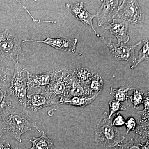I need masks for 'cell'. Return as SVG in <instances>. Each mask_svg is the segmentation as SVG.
I'll list each match as a JSON object with an SVG mask.
<instances>
[{"mask_svg":"<svg viewBox=\"0 0 149 149\" xmlns=\"http://www.w3.org/2000/svg\"><path fill=\"white\" fill-rule=\"evenodd\" d=\"M21 43L12 31L6 29L0 32V59L8 62H18L19 56L23 54Z\"/></svg>","mask_w":149,"mask_h":149,"instance_id":"277c9868","label":"cell"},{"mask_svg":"<svg viewBox=\"0 0 149 149\" xmlns=\"http://www.w3.org/2000/svg\"><path fill=\"white\" fill-rule=\"evenodd\" d=\"M115 149H148V145L144 146L140 141L132 139L126 143L118 144Z\"/></svg>","mask_w":149,"mask_h":149,"instance_id":"cb8c5ba5","label":"cell"},{"mask_svg":"<svg viewBox=\"0 0 149 149\" xmlns=\"http://www.w3.org/2000/svg\"><path fill=\"white\" fill-rule=\"evenodd\" d=\"M74 70L75 75L81 85L88 90V84L95 72L86 68H79Z\"/></svg>","mask_w":149,"mask_h":149,"instance_id":"2e32d148","label":"cell"},{"mask_svg":"<svg viewBox=\"0 0 149 149\" xmlns=\"http://www.w3.org/2000/svg\"><path fill=\"white\" fill-rule=\"evenodd\" d=\"M123 1H102L100 7L96 14L99 26L109 22L114 19Z\"/></svg>","mask_w":149,"mask_h":149,"instance_id":"9c48e42d","label":"cell"},{"mask_svg":"<svg viewBox=\"0 0 149 149\" xmlns=\"http://www.w3.org/2000/svg\"><path fill=\"white\" fill-rule=\"evenodd\" d=\"M67 8L74 15V16L83 24L91 26L96 35H97L95 29L93 24V19L96 17V15H92L89 13L84 7V3L83 2L76 3L73 6L69 4H66Z\"/></svg>","mask_w":149,"mask_h":149,"instance_id":"5bb4252c","label":"cell"},{"mask_svg":"<svg viewBox=\"0 0 149 149\" xmlns=\"http://www.w3.org/2000/svg\"><path fill=\"white\" fill-rule=\"evenodd\" d=\"M93 95H93L89 90L85 89L81 85L75 75L74 69L69 70L68 85L62 102L64 101L69 100L73 97H91Z\"/></svg>","mask_w":149,"mask_h":149,"instance_id":"30bf717a","label":"cell"},{"mask_svg":"<svg viewBox=\"0 0 149 149\" xmlns=\"http://www.w3.org/2000/svg\"><path fill=\"white\" fill-rule=\"evenodd\" d=\"M10 81L0 78V112L7 105V90Z\"/></svg>","mask_w":149,"mask_h":149,"instance_id":"44dd1931","label":"cell"},{"mask_svg":"<svg viewBox=\"0 0 149 149\" xmlns=\"http://www.w3.org/2000/svg\"><path fill=\"white\" fill-rule=\"evenodd\" d=\"M0 116V139L5 136L6 138H13L21 143L22 136L32 128L40 132L37 122L31 120L27 109L12 102L1 111Z\"/></svg>","mask_w":149,"mask_h":149,"instance_id":"6da1fadb","label":"cell"},{"mask_svg":"<svg viewBox=\"0 0 149 149\" xmlns=\"http://www.w3.org/2000/svg\"><path fill=\"white\" fill-rule=\"evenodd\" d=\"M30 141L32 147L29 149H53L54 148V141L48 138L44 131L40 137H33V140Z\"/></svg>","mask_w":149,"mask_h":149,"instance_id":"9a60e30c","label":"cell"},{"mask_svg":"<svg viewBox=\"0 0 149 149\" xmlns=\"http://www.w3.org/2000/svg\"><path fill=\"white\" fill-rule=\"evenodd\" d=\"M125 120L123 117L119 113V112H118L116 113V116L112 121V124L116 127H119L124 125L125 124Z\"/></svg>","mask_w":149,"mask_h":149,"instance_id":"4316f807","label":"cell"},{"mask_svg":"<svg viewBox=\"0 0 149 149\" xmlns=\"http://www.w3.org/2000/svg\"><path fill=\"white\" fill-rule=\"evenodd\" d=\"M97 95L91 97L81 96V97H73L72 98L63 102V104H65L69 105L79 107H84L91 103L97 97Z\"/></svg>","mask_w":149,"mask_h":149,"instance_id":"ac0fdd59","label":"cell"},{"mask_svg":"<svg viewBox=\"0 0 149 149\" xmlns=\"http://www.w3.org/2000/svg\"><path fill=\"white\" fill-rule=\"evenodd\" d=\"M28 73L26 68L18 62L14 66L13 75L7 90V97L13 103L26 109L28 90Z\"/></svg>","mask_w":149,"mask_h":149,"instance_id":"7a4b0ae2","label":"cell"},{"mask_svg":"<svg viewBox=\"0 0 149 149\" xmlns=\"http://www.w3.org/2000/svg\"><path fill=\"white\" fill-rule=\"evenodd\" d=\"M27 42L44 43L49 45L56 49L65 52H71L73 53H74L76 51L77 40L76 38L66 39L61 37L51 38L47 35V38L45 40L42 41L30 39L23 40L21 43Z\"/></svg>","mask_w":149,"mask_h":149,"instance_id":"8fae6325","label":"cell"},{"mask_svg":"<svg viewBox=\"0 0 149 149\" xmlns=\"http://www.w3.org/2000/svg\"><path fill=\"white\" fill-rule=\"evenodd\" d=\"M15 64L0 59V77L11 78L13 74Z\"/></svg>","mask_w":149,"mask_h":149,"instance_id":"7402d4cb","label":"cell"},{"mask_svg":"<svg viewBox=\"0 0 149 149\" xmlns=\"http://www.w3.org/2000/svg\"><path fill=\"white\" fill-rule=\"evenodd\" d=\"M56 70L40 74H34L28 72L27 90L28 91L36 89L45 88L49 86Z\"/></svg>","mask_w":149,"mask_h":149,"instance_id":"7c38bea8","label":"cell"},{"mask_svg":"<svg viewBox=\"0 0 149 149\" xmlns=\"http://www.w3.org/2000/svg\"><path fill=\"white\" fill-rule=\"evenodd\" d=\"M114 18L120 19L133 28H141L144 24V15L137 1H123Z\"/></svg>","mask_w":149,"mask_h":149,"instance_id":"5b68a950","label":"cell"},{"mask_svg":"<svg viewBox=\"0 0 149 149\" xmlns=\"http://www.w3.org/2000/svg\"><path fill=\"white\" fill-rule=\"evenodd\" d=\"M57 104H58L57 100L46 87L35 89L27 93L26 109L37 111Z\"/></svg>","mask_w":149,"mask_h":149,"instance_id":"8992f818","label":"cell"},{"mask_svg":"<svg viewBox=\"0 0 149 149\" xmlns=\"http://www.w3.org/2000/svg\"><path fill=\"white\" fill-rule=\"evenodd\" d=\"M110 107V113L108 115V118H111L112 116L115 113L118 111H124L126 110V108L120 103V102L116 100L110 101L109 103Z\"/></svg>","mask_w":149,"mask_h":149,"instance_id":"d4e9b609","label":"cell"},{"mask_svg":"<svg viewBox=\"0 0 149 149\" xmlns=\"http://www.w3.org/2000/svg\"><path fill=\"white\" fill-rule=\"evenodd\" d=\"M68 82V70L56 69L50 85L46 87L56 99L58 103L61 104L63 101Z\"/></svg>","mask_w":149,"mask_h":149,"instance_id":"ba28073f","label":"cell"},{"mask_svg":"<svg viewBox=\"0 0 149 149\" xmlns=\"http://www.w3.org/2000/svg\"><path fill=\"white\" fill-rule=\"evenodd\" d=\"M125 124L126 125V129H127L126 134L127 135L130 131L135 130L137 125V123L136 120L133 118L130 117L125 123Z\"/></svg>","mask_w":149,"mask_h":149,"instance_id":"484cf974","label":"cell"},{"mask_svg":"<svg viewBox=\"0 0 149 149\" xmlns=\"http://www.w3.org/2000/svg\"><path fill=\"white\" fill-rule=\"evenodd\" d=\"M132 89L131 87L126 86H121L118 89L111 88V94L116 100L124 102L127 100L128 92Z\"/></svg>","mask_w":149,"mask_h":149,"instance_id":"d6986e66","label":"cell"},{"mask_svg":"<svg viewBox=\"0 0 149 149\" xmlns=\"http://www.w3.org/2000/svg\"><path fill=\"white\" fill-rule=\"evenodd\" d=\"M143 47L139 52V55L136 57L135 64L131 66V68L134 69L137 65L144 60H149V42L148 39L142 41Z\"/></svg>","mask_w":149,"mask_h":149,"instance_id":"ffe728a7","label":"cell"},{"mask_svg":"<svg viewBox=\"0 0 149 149\" xmlns=\"http://www.w3.org/2000/svg\"><path fill=\"white\" fill-rule=\"evenodd\" d=\"M125 139L117 128L113 125L111 118H108L107 112L99 120L95 130V140L104 147L112 148L121 143Z\"/></svg>","mask_w":149,"mask_h":149,"instance_id":"3957f363","label":"cell"},{"mask_svg":"<svg viewBox=\"0 0 149 149\" xmlns=\"http://www.w3.org/2000/svg\"><path fill=\"white\" fill-rule=\"evenodd\" d=\"M104 84L101 76L95 73L88 84V88L93 95H98L103 89Z\"/></svg>","mask_w":149,"mask_h":149,"instance_id":"e0dca14e","label":"cell"},{"mask_svg":"<svg viewBox=\"0 0 149 149\" xmlns=\"http://www.w3.org/2000/svg\"><path fill=\"white\" fill-rule=\"evenodd\" d=\"M132 89L133 90V93L131 96H128V98L130 99L131 102L136 107L144 102L146 95H145L144 92L141 90L134 88Z\"/></svg>","mask_w":149,"mask_h":149,"instance_id":"603a6c76","label":"cell"},{"mask_svg":"<svg viewBox=\"0 0 149 149\" xmlns=\"http://www.w3.org/2000/svg\"><path fill=\"white\" fill-rule=\"evenodd\" d=\"M128 26V22L125 20L120 19L114 18L104 29H108L111 35L116 36L118 44H126L129 40Z\"/></svg>","mask_w":149,"mask_h":149,"instance_id":"4fadbf2b","label":"cell"},{"mask_svg":"<svg viewBox=\"0 0 149 149\" xmlns=\"http://www.w3.org/2000/svg\"><path fill=\"white\" fill-rule=\"evenodd\" d=\"M97 36L109 48L111 52L117 61H125L135 64L136 61L135 50L136 48L142 43V41L131 46L126 45L123 43L116 44L107 40L98 34Z\"/></svg>","mask_w":149,"mask_h":149,"instance_id":"52a82bcc","label":"cell"},{"mask_svg":"<svg viewBox=\"0 0 149 149\" xmlns=\"http://www.w3.org/2000/svg\"><path fill=\"white\" fill-rule=\"evenodd\" d=\"M1 141V139H0ZM0 149H14L11 147L10 144L9 143H4L3 142H1L0 141ZM15 149H18L16 148Z\"/></svg>","mask_w":149,"mask_h":149,"instance_id":"83f0119b","label":"cell"}]
</instances>
